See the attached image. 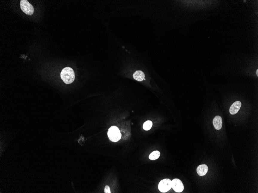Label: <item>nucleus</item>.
<instances>
[{
    "instance_id": "obj_7",
    "label": "nucleus",
    "mask_w": 258,
    "mask_h": 193,
    "mask_svg": "<svg viewBox=\"0 0 258 193\" xmlns=\"http://www.w3.org/2000/svg\"><path fill=\"white\" fill-rule=\"evenodd\" d=\"M222 117L219 116H216L213 120V124L214 127L217 130H219L222 129Z\"/></svg>"
},
{
    "instance_id": "obj_9",
    "label": "nucleus",
    "mask_w": 258,
    "mask_h": 193,
    "mask_svg": "<svg viewBox=\"0 0 258 193\" xmlns=\"http://www.w3.org/2000/svg\"><path fill=\"white\" fill-rule=\"evenodd\" d=\"M133 78L138 81H141L145 79V75L141 71H137L133 75Z\"/></svg>"
},
{
    "instance_id": "obj_2",
    "label": "nucleus",
    "mask_w": 258,
    "mask_h": 193,
    "mask_svg": "<svg viewBox=\"0 0 258 193\" xmlns=\"http://www.w3.org/2000/svg\"><path fill=\"white\" fill-rule=\"evenodd\" d=\"M108 135L109 140L112 142H117L121 138V134L120 129L116 126H112L109 128Z\"/></svg>"
},
{
    "instance_id": "obj_3",
    "label": "nucleus",
    "mask_w": 258,
    "mask_h": 193,
    "mask_svg": "<svg viewBox=\"0 0 258 193\" xmlns=\"http://www.w3.org/2000/svg\"><path fill=\"white\" fill-rule=\"evenodd\" d=\"M20 6L21 9L24 13L28 15H33L34 12V9L32 5L29 3L27 0H22L20 2Z\"/></svg>"
},
{
    "instance_id": "obj_12",
    "label": "nucleus",
    "mask_w": 258,
    "mask_h": 193,
    "mask_svg": "<svg viewBox=\"0 0 258 193\" xmlns=\"http://www.w3.org/2000/svg\"><path fill=\"white\" fill-rule=\"evenodd\" d=\"M104 192L105 193H111L110 189L109 186H106L104 188Z\"/></svg>"
},
{
    "instance_id": "obj_5",
    "label": "nucleus",
    "mask_w": 258,
    "mask_h": 193,
    "mask_svg": "<svg viewBox=\"0 0 258 193\" xmlns=\"http://www.w3.org/2000/svg\"><path fill=\"white\" fill-rule=\"evenodd\" d=\"M172 187L175 191L177 192H181L184 189V186L182 181L177 178L173 179L172 181Z\"/></svg>"
},
{
    "instance_id": "obj_11",
    "label": "nucleus",
    "mask_w": 258,
    "mask_h": 193,
    "mask_svg": "<svg viewBox=\"0 0 258 193\" xmlns=\"http://www.w3.org/2000/svg\"><path fill=\"white\" fill-rule=\"evenodd\" d=\"M152 125V122L151 121L148 120V121H147L143 124V129L145 130H149L151 129Z\"/></svg>"
},
{
    "instance_id": "obj_1",
    "label": "nucleus",
    "mask_w": 258,
    "mask_h": 193,
    "mask_svg": "<svg viewBox=\"0 0 258 193\" xmlns=\"http://www.w3.org/2000/svg\"><path fill=\"white\" fill-rule=\"evenodd\" d=\"M61 78L65 84H70L73 82L75 78L74 72L70 67H66L61 72Z\"/></svg>"
},
{
    "instance_id": "obj_8",
    "label": "nucleus",
    "mask_w": 258,
    "mask_h": 193,
    "mask_svg": "<svg viewBox=\"0 0 258 193\" xmlns=\"http://www.w3.org/2000/svg\"><path fill=\"white\" fill-rule=\"evenodd\" d=\"M208 166L206 165H201L198 166L197 169V173L200 176H203L207 174L208 172Z\"/></svg>"
},
{
    "instance_id": "obj_6",
    "label": "nucleus",
    "mask_w": 258,
    "mask_h": 193,
    "mask_svg": "<svg viewBox=\"0 0 258 193\" xmlns=\"http://www.w3.org/2000/svg\"><path fill=\"white\" fill-rule=\"evenodd\" d=\"M242 106V103L240 101H236L232 105L230 106V113L231 115L236 114L239 112Z\"/></svg>"
},
{
    "instance_id": "obj_10",
    "label": "nucleus",
    "mask_w": 258,
    "mask_h": 193,
    "mask_svg": "<svg viewBox=\"0 0 258 193\" xmlns=\"http://www.w3.org/2000/svg\"><path fill=\"white\" fill-rule=\"evenodd\" d=\"M161 155V153L158 151H155L149 155V159L151 160H155L158 159Z\"/></svg>"
},
{
    "instance_id": "obj_4",
    "label": "nucleus",
    "mask_w": 258,
    "mask_h": 193,
    "mask_svg": "<svg viewBox=\"0 0 258 193\" xmlns=\"http://www.w3.org/2000/svg\"><path fill=\"white\" fill-rule=\"evenodd\" d=\"M172 187V181L168 178L161 180L159 183L158 186L159 190L163 193L167 192Z\"/></svg>"
}]
</instances>
